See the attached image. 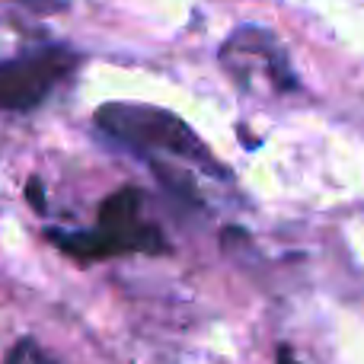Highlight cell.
I'll return each mask as SVG.
<instances>
[{
	"label": "cell",
	"mask_w": 364,
	"mask_h": 364,
	"mask_svg": "<svg viewBox=\"0 0 364 364\" xmlns=\"http://www.w3.org/2000/svg\"><path fill=\"white\" fill-rule=\"evenodd\" d=\"M45 237L77 262H100L132 252L160 256L170 250L160 227L144 218V192L134 186L119 188L102 201L93 230H48Z\"/></svg>",
	"instance_id": "cell-1"
},
{
	"label": "cell",
	"mask_w": 364,
	"mask_h": 364,
	"mask_svg": "<svg viewBox=\"0 0 364 364\" xmlns=\"http://www.w3.org/2000/svg\"><path fill=\"white\" fill-rule=\"evenodd\" d=\"M96 128L115 144L132 147L134 154H170L182 164L205 170L208 176H230L227 166L208 154L198 134L166 109L147 102H106L96 109Z\"/></svg>",
	"instance_id": "cell-2"
},
{
	"label": "cell",
	"mask_w": 364,
	"mask_h": 364,
	"mask_svg": "<svg viewBox=\"0 0 364 364\" xmlns=\"http://www.w3.org/2000/svg\"><path fill=\"white\" fill-rule=\"evenodd\" d=\"M80 58L64 45H42L36 51L0 61V109L26 112L42 106L51 90L77 70Z\"/></svg>",
	"instance_id": "cell-3"
},
{
	"label": "cell",
	"mask_w": 364,
	"mask_h": 364,
	"mask_svg": "<svg viewBox=\"0 0 364 364\" xmlns=\"http://www.w3.org/2000/svg\"><path fill=\"white\" fill-rule=\"evenodd\" d=\"M220 64H224V70H230L233 80H240L256 64L259 74L265 77V83L275 93L297 90L294 68H291L282 42L269 29H262V26H240L224 42V48H220Z\"/></svg>",
	"instance_id": "cell-4"
},
{
	"label": "cell",
	"mask_w": 364,
	"mask_h": 364,
	"mask_svg": "<svg viewBox=\"0 0 364 364\" xmlns=\"http://www.w3.org/2000/svg\"><path fill=\"white\" fill-rule=\"evenodd\" d=\"M4 364H58V361L51 358V355L45 352L36 339H29V336H26V339H19L16 346L6 352Z\"/></svg>",
	"instance_id": "cell-5"
},
{
	"label": "cell",
	"mask_w": 364,
	"mask_h": 364,
	"mask_svg": "<svg viewBox=\"0 0 364 364\" xmlns=\"http://www.w3.org/2000/svg\"><path fill=\"white\" fill-rule=\"evenodd\" d=\"M16 4H23L32 13H58L68 6V0H16Z\"/></svg>",
	"instance_id": "cell-6"
},
{
	"label": "cell",
	"mask_w": 364,
	"mask_h": 364,
	"mask_svg": "<svg viewBox=\"0 0 364 364\" xmlns=\"http://www.w3.org/2000/svg\"><path fill=\"white\" fill-rule=\"evenodd\" d=\"M29 198H32V205L42 211V195H38V182H29Z\"/></svg>",
	"instance_id": "cell-7"
},
{
	"label": "cell",
	"mask_w": 364,
	"mask_h": 364,
	"mask_svg": "<svg viewBox=\"0 0 364 364\" xmlns=\"http://www.w3.org/2000/svg\"><path fill=\"white\" fill-rule=\"evenodd\" d=\"M278 364H301V361H297L288 348H282V352H278Z\"/></svg>",
	"instance_id": "cell-8"
}]
</instances>
